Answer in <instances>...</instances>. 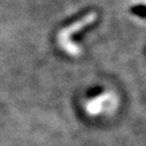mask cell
I'll use <instances>...</instances> for the list:
<instances>
[{"mask_svg": "<svg viewBox=\"0 0 146 146\" xmlns=\"http://www.w3.org/2000/svg\"><path fill=\"white\" fill-rule=\"evenodd\" d=\"M98 19V15L96 12H90L86 13L84 16L81 19L76 20L75 22H72L71 24L64 27L58 32L56 36V42L59 47L69 56H80L82 54V47L76 44L72 39V36L76 35L77 32H81L83 29L90 27Z\"/></svg>", "mask_w": 146, "mask_h": 146, "instance_id": "1", "label": "cell"}, {"mask_svg": "<svg viewBox=\"0 0 146 146\" xmlns=\"http://www.w3.org/2000/svg\"><path fill=\"white\" fill-rule=\"evenodd\" d=\"M119 107V97L113 91H105L90 99H86L83 104L85 113L91 117H99L113 114Z\"/></svg>", "mask_w": 146, "mask_h": 146, "instance_id": "2", "label": "cell"}]
</instances>
